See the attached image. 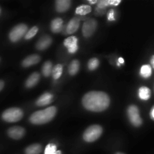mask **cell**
Returning <instances> with one entry per match:
<instances>
[{
	"label": "cell",
	"mask_w": 154,
	"mask_h": 154,
	"mask_svg": "<svg viewBox=\"0 0 154 154\" xmlns=\"http://www.w3.org/2000/svg\"><path fill=\"white\" fill-rule=\"evenodd\" d=\"M38 30V27H36V26L32 27V28L30 29L29 31H27V32L26 33V35L24 37H25V38L26 39V40L32 38H33L36 34H37Z\"/></svg>",
	"instance_id": "cell-26"
},
{
	"label": "cell",
	"mask_w": 154,
	"mask_h": 154,
	"mask_svg": "<svg viewBox=\"0 0 154 154\" xmlns=\"http://www.w3.org/2000/svg\"><path fill=\"white\" fill-rule=\"evenodd\" d=\"M108 20L112 21V20H115V18H114V11L111 10L110 11L109 14H108Z\"/></svg>",
	"instance_id": "cell-29"
},
{
	"label": "cell",
	"mask_w": 154,
	"mask_h": 154,
	"mask_svg": "<svg viewBox=\"0 0 154 154\" xmlns=\"http://www.w3.org/2000/svg\"><path fill=\"white\" fill-rule=\"evenodd\" d=\"M42 73L45 77H49L52 73V63L50 61L44 63L42 67Z\"/></svg>",
	"instance_id": "cell-22"
},
{
	"label": "cell",
	"mask_w": 154,
	"mask_h": 154,
	"mask_svg": "<svg viewBox=\"0 0 154 154\" xmlns=\"http://www.w3.org/2000/svg\"><path fill=\"white\" fill-rule=\"evenodd\" d=\"M56 114H57L56 107H49L42 111H38L33 113L30 117L29 120L32 124H45L52 120V119L55 117Z\"/></svg>",
	"instance_id": "cell-2"
},
{
	"label": "cell",
	"mask_w": 154,
	"mask_h": 154,
	"mask_svg": "<svg viewBox=\"0 0 154 154\" xmlns=\"http://www.w3.org/2000/svg\"><path fill=\"white\" fill-rule=\"evenodd\" d=\"M42 147L39 144H34L26 148L25 154H40Z\"/></svg>",
	"instance_id": "cell-17"
},
{
	"label": "cell",
	"mask_w": 154,
	"mask_h": 154,
	"mask_svg": "<svg viewBox=\"0 0 154 154\" xmlns=\"http://www.w3.org/2000/svg\"><path fill=\"white\" fill-rule=\"evenodd\" d=\"M70 5V0H57L56 1V10L60 13L69 10Z\"/></svg>",
	"instance_id": "cell-13"
},
{
	"label": "cell",
	"mask_w": 154,
	"mask_h": 154,
	"mask_svg": "<svg viewBox=\"0 0 154 154\" xmlns=\"http://www.w3.org/2000/svg\"><path fill=\"white\" fill-rule=\"evenodd\" d=\"M39 79H40V75H39V74L38 72H34L26 81V87L27 88H32V87H33L38 84V82L39 81Z\"/></svg>",
	"instance_id": "cell-15"
},
{
	"label": "cell",
	"mask_w": 154,
	"mask_h": 154,
	"mask_svg": "<svg viewBox=\"0 0 154 154\" xmlns=\"http://www.w3.org/2000/svg\"><path fill=\"white\" fill-rule=\"evenodd\" d=\"M62 73H63V66L60 64L57 65L54 67L52 70V74H53V77L55 80L59 79V78L61 77Z\"/></svg>",
	"instance_id": "cell-24"
},
{
	"label": "cell",
	"mask_w": 154,
	"mask_h": 154,
	"mask_svg": "<svg viewBox=\"0 0 154 154\" xmlns=\"http://www.w3.org/2000/svg\"><path fill=\"white\" fill-rule=\"evenodd\" d=\"M52 43V39L50 36L45 35L43 36L40 40L38 42L37 45H36V48L38 50L40 51H43V50L47 49L50 45Z\"/></svg>",
	"instance_id": "cell-12"
},
{
	"label": "cell",
	"mask_w": 154,
	"mask_h": 154,
	"mask_svg": "<svg viewBox=\"0 0 154 154\" xmlns=\"http://www.w3.org/2000/svg\"><path fill=\"white\" fill-rule=\"evenodd\" d=\"M91 10V7L90 5H80L77 8L76 11H75V13L79 15H86L87 14L90 13Z\"/></svg>",
	"instance_id": "cell-20"
},
{
	"label": "cell",
	"mask_w": 154,
	"mask_h": 154,
	"mask_svg": "<svg viewBox=\"0 0 154 154\" xmlns=\"http://www.w3.org/2000/svg\"><path fill=\"white\" fill-rule=\"evenodd\" d=\"M99 65V61L97 58H93L90 60L88 63V69L90 71H93L98 68Z\"/></svg>",
	"instance_id": "cell-25"
},
{
	"label": "cell",
	"mask_w": 154,
	"mask_h": 154,
	"mask_svg": "<svg viewBox=\"0 0 154 154\" xmlns=\"http://www.w3.org/2000/svg\"><path fill=\"white\" fill-rule=\"evenodd\" d=\"M102 126L99 125H93L87 128L83 135V138L87 142H93L96 141L102 134Z\"/></svg>",
	"instance_id": "cell-3"
},
{
	"label": "cell",
	"mask_w": 154,
	"mask_h": 154,
	"mask_svg": "<svg viewBox=\"0 0 154 154\" xmlns=\"http://www.w3.org/2000/svg\"><path fill=\"white\" fill-rule=\"evenodd\" d=\"M150 63H151V68L154 67V57L153 56H152L151 60H150Z\"/></svg>",
	"instance_id": "cell-33"
},
{
	"label": "cell",
	"mask_w": 154,
	"mask_h": 154,
	"mask_svg": "<svg viewBox=\"0 0 154 154\" xmlns=\"http://www.w3.org/2000/svg\"><path fill=\"white\" fill-rule=\"evenodd\" d=\"M123 63H124V60L120 57V58L118 59V63H117V64H118V66H120V64H123Z\"/></svg>",
	"instance_id": "cell-30"
},
{
	"label": "cell",
	"mask_w": 154,
	"mask_h": 154,
	"mask_svg": "<svg viewBox=\"0 0 154 154\" xmlns=\"http://www.w3.org/2000/svg\"><path fill=\"white\" fill-rule=\"evenodd\" d=\"M80 69V63L78 60H75L70 63L69 66V72L71 75H75Z\"/></svg>",
	"instance_id": "cell-19"
},
{
	"label": "cell",
	"mask_w": 154,
	"mask_h": 154,
	"mask_svg": "<svg viewBox=\"0 0 154 154\" xmlns=\"http://www.w3.org/2000/svg\"><path fill=\"white\" fill-rule=\"evenodd\" d=\"M82 104L88 111L101 112L109 107L110 98L108 95L104 92L91 91L84 95Z\"/></svg>",
	"instance_id": "cell-1"
},
{
	"label": "cell",
	"mask_w": 154,
	"mask_h": 154,
	"mask_svg": "<svg viewBox=\"0 0 154 154\" xmlns=\"http://www.w3.org/2000/svg\"><path fill=\"white\" fill-rule=\"evenodd\" d=\"M116 154H124V153H120V152H118V153H117Z\"/></svg>",
	"instance_id": "cell-35"
},
{
	"label": "cell",
	"mask_w": 154,
	"mask_h": 154,
	"mask_svg": "<svg viewBox=\"0 0 154 154\" xmlns=\"http://www.w3.org/2000/svg\"><path fill=\"white\" fill-rule=\"evenodd\" d=\"M53 100V95L49 93H45L42 94L36 101V105L38 106H45L49 105Z\"/></svg>",
	"instance_id": "cell-11"
},
{
	"label": "cell",
	"mask_w": 154,
	"mask_h": 154,
	"mask_svg": "<svg viewBox=\"0 0 154 154\" xmlns=\"http://www.w3.org/2000/svg\"><path fill=\"white\" fill-rule=\"evenodd\" d=\"M23 116L22 110L18 108H11L5 110L2 114V117L8 123H15L22 119Z\"/></svg>",
	"instance_id": "cell-4"
},
{
	"label": "cell",
	"mask_w": 154,
	"mask_h": 154,
	"mask_svg": "<svg viewBox=\"0 0 154 154\" xmlns=\"http://www.w3.org/2000/svg\"><path fill=\"white\" fill-rule=\"evenodd\" d=\"M4 85H5L4 81H2V80H0V92H1V90H2L3 87H4Z\"/></svg>",
	"instance_id": "cell-31"
},
{
	"label": "cell",
	"mask_w": 154,
	"mask_h": 154,
	"mask_svg": "<svg viewBox=\"0 0 154 154\" xmlns=\"http://www.w3.org/2000/svg\"><path fill=\"white\" fill-rule=\"evenodd\" d=\"M120 2H121L120 0H108V5H109L117 6L120 4Z\"/></svg>",
	"instance_id": "cell-28"
},
{
	"label": "cell",
	"mask_w": 154,
	"mask_h": 154,
	"mask_svg": "<svg viewBox=\"0 0 154 154\" xmlns=\"http://www.w3.org/2000/svg\"><path fill=\"white\" fill-rule=\"evenodd\" d=\"M150 117L152 120H154V108H152L151 111H150Z\"/></svg>",
	"instance_id": "cell-32"
},
{
	"label": "cell",
	"mask_w": 154,
	"mask_h": 154,
	"mask_svg": "<svg viewBox=\"0 0 154 154\" xmlns=\"http://www.w3.org/2000/svg\"><path fill=\"white\" fill-rule=\"evenodd\" d=\"M45 154H62V152L60 150H57L55 144H49L45 148Z\"/></svg>",
	"instance_id": "cell-23"
},
{
	"label": "cell",
	"mask_w": 154,
	"mask_h": 154,
	"mask_svg": "<svg viewBox=\"0 0 154 154\" xmlns=\"http://www.w3.org/2000/svg\"><path fill=\"white\" fill-rule=\"evenodd\" d=\"M63 26V20L61 19V18H56L51 23V28L52 32H54L57 33L60 32L62 30Z\"/></svg>",
	"instance_id": "cell-16"
},
{
	"label": "cell",
	"mask_w": 154,
	"mask_h": 154,
	"mask_svg": "<svg viewBox=\"0 0 154 154\" xmlns=\"http://www.w3.org/2000/svg\"><path fill=\"white\" fill-rule=\"evenodd\" d=\"M41 58L37 54H33V55L29 56L24 60L23 61L22 65L23 67H29V66H32V65L37 64L39 61H40Z\"/></svg>",
	"instance_id": "cell-14"
},
{
	"label": "cell",
	"mask_w": 154,
	"mask_h": 154,
	"mask_svg": "<svg viewBox=\"0 0 154 154\" xmlns=\"http://www.w3.org/2000/svg\"><path fill=\"white\" fill-rule=\"evenodd\" d=\"M127 114L131 123L133 126L138 127L142 124V119L140 117L139 110L135 105H130L127 109Z\"/></svg>",
	"instance_id": "cell-6"
},
{
	"label": "cell",
	"mask_w": 154,
	"mask_h": 154,
	"mask_svg": "<svg viewBox=\"0 0 154 154\" xmlns=\"http://www.w3.org/2000/svg\"><path fill=\"white\" fill-rule=\"evenodd\" d=\"M25 129L20 126H14L8 130V135L14 139H20L25 135Z\"/></svg>",
	"instance_id": "cell-9"
},
{
	"label": "cell",
	"mask_w": 154,
	"mask_h": 154,
	"mask_svg": "<svg viewBox=\"0 0 154 154\" xmlns=\"http://www.w3.org/2000/svg\"><path fill=\"white\" fill-rule=\"evenodd\" d=\"M98 2V1H96V0H94V1H89V3H90V4H95V3H97Z\"/></svg>",
	"instance_id": "cell-34"
},
{
	"label": "cell",
	"mask_w": 154,
	"mask_h": 154,
	"mask_svg": "<svg viewBox=\"0 0 154 154\" xmlns=\"http://www.w3.org/2000/svg\"><path fill=\"white\" fill-rule=\"evenodd\" d=\"M80 26V20L77 17H74L71 20L66 26V33L73 34L78 29Z\"/></svg>",
	"instance_id": "cell-10"
},
{
	"label": "cell",
	"mask_w": 154,
	"mask_h": 154,
	"mask_svg": "<svg viewBox=\"0 0 154 154\" xmlns=\"http://www.w3.org/2000/svg\"><path fill=\"white\" fill-rule=\"evenodd\" d=\"M141 75L144 78H148L151 76L152 68L149 65H144L141 68Z\"/></svg>",
	"instance_id": "cell-21"
},
{
	"label": "cell",
	"mask_w": 154,
	"mask_h": 154,
	"mask_svg": "<svg viewBox=\"0 0 154 154\" xmlns=\"http://www.w3.org/2000/svg\"><path fill=\"white\" fill-rule=\"evenodd\" d=\"M97 10L99 9H105L107 6H109L108 5V0H102V1H99L97 2Z\"/></svg>",
	"instance_id": "cell-27"
},
{
	"label": "cell",
	"mask_w": 154,
	"mask_h": 154,
	"mask_svg": "<svg viewBox=\"0 0 154 154\" xmlns=\"http://www.w3.org/2000/svg\"><path fill=\"white\" fill-rule=\"evenodd\" d=\"M26 25L23 23L19 24L12 29L11 32L9 33V38L12 42H16L19 41L22 37L25 36L26 33L27 32Z\"/></svg>",
	"instance_id": "cell-5"
},
{
	"label": "cell",
	"mask_w": 154,
	"mask_h": 154,
	"mask_svg": "<svg viewBox=\"0 0 154 154\" xmlns=\"http://www.w3.org/2000/svg\"><path fill=\"white\" fill-rule=\"evenodd\" d=\"M138 96H139L140 99H142V100H148L150 98V96H151V91L147 87H142L139 89Z\"/></svg>",
	"instance_id": "cell-18"
},
{
	"label": "cell",
	"mask_w": 154,
	"mask_h": 154,
	"mask_svg": "<svg viewBox=\"0 0 154 154\" xmlns=\"http://www.w3.org/2000/svg\"><path fill=\"white\" fill-rule=\"evenodd\" d=\"M64 45L68 48L70 54H75L78 51V38L75 36H70L64 41Z\"/></svg>",
	"instance_id": "cell-8"
},
{
	"label": "cell",
	"mask_w": 154,
	"mask_h": 154,
	"mask_svg": "<svg viewBox=\"0 0 154 154\" xmlns=\"http://www.w3.org/2000/svg\"><path fill=\"white\" fill-rule=\"evenodd\" d=\"M97 22L93 18L87 19L83 24L82 32L84 37L89 38L93 35L97 28Z\"/></svg>",
	"instance_id": "cell-7"
}]
</instances>
